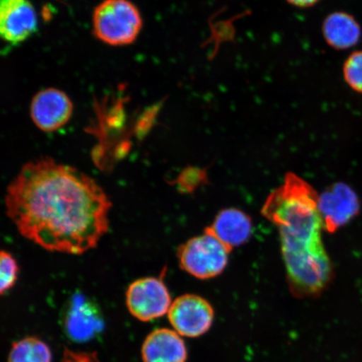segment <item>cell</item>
Listing matches in <instances>:
<instances>
[{
    "label": "cell",
    "mask_w": 362,
    "mask_h": 362,
    "mask_svg": "<svg viewBox=\"0 0 362 362\" xmlns=\"http://www.w3.org/2000/svg\"><path fill=\"white\" fill-rule=\"evenodd\" d=\"M319 211L324 229L336 233L359 214L361 205L357 194L345 183H336L319 196Z\"/></svg>",
    "instance_id": "52a82bcc"
},
{
    "label": "cell",
    "mask_w": 362,
    "mask_h": 362,
    "mask_svg": "<svg viewBox=\"0 0 362 362\" xmlns=\"http://www.w3.org/2000/svg\"><path fill=\"white\" fill-rule=\"evenodd\" d=\"M62 362H100L95 352H76L66 349Z\"/></svg>",
    "instance_id": "ac0fdd59"
},
{
    "label": "cell",
    "mask_w": 362,
    "mask_h": 362,
    "mask_svg": "<svg viewBox=\"0 0 362 362\" xmlns=\"http://www.w3.org/2000/svg\"><path fill=\"white\" fill-rule=\"evenodd\" d=\"M232 249L221 243L207 229L181 245L177 252L181 269L199 279H210L220 275L228 264Z\"/></svg>",
    "instance_id": "277c9868"
},
{
    "label": "cell",
    "mask_w": 362,
    "mask_h": 362,
    "mask_svg": "<svg viewBox=\"0 0 362 362\" xmlns=\"http://www.w3.org/2000/svg\"><path fill=\"white\" fill-rule=\"evenodd\" d=\"M19 273V265L15 257L10 252L2 250L0 255V274H1L0 291L2 296L15 287Z\"/></svg>",
    "instance_id": "9a60e30c"
},
{
    "label": "cell",
    "mask_w": 362,
    "mask_h": 362,
    "mask_svg": "<svg viewBox=\"0 0 362 362\" xmlns=\"http://www.w3.org/2000/svg\"><path fill=\"white\" fill-rule=\"evenodd\" d=\"M343 76L352 90L362 93V51L353 52L346 59L344 63Z\"/></svg>",
    "instance_id": "2e32d148"
},
{
    "label": "cell",
    "mask_w": 362,
    "mask_h": 362,
    "mask_svg": "<svg viewBox=\"0 0 362 362\" xmlns=\"http://www.w3.org/2000/svg\"><path fill=\"white\" fill-rule=\"evenodd\" d=\"M170 323L181 337L197 338L211 327L214 310L209 302L196 294H184L172 302Z\"/></svg>",
    "instance_id": "8992f818"
},
{
    "label": "cell",
    "mask_w": 362,
    "mask_h": 362,
    "mask_svg": "<svg viewBox=\"0 0 362 362\" xmlns=\"http://www.w3.org/2000/svg\"><path fill=\"white\" fill-rule=\"evenodd\" d=\"M74 104L69 97L57 88H47L35 94L30 104L34 124L44 132H54L71 119Z\"/></svg>",
    "instance_id": "ba28073f"
},
{
    "label": "cell",
    "mask_w": 362,
    "mask_h": 362,
    "mask_svg": "<svg viewBox=\"0 0 362 362\" xmlns=\"http://www.w3.org/2000/svg\"><path fill=\"white\" fill-rule=\"evenodd\" d=\"M7 362H52V353L42 339L25 337L12 343Z\"/></svg>",
    "instance_id": "5bb4252c"
},
{
    "label": "cell",
    "mask_w": 362,
    "mask_h": 362,
    "mask_svg": "<svg viewBox=\"0 0 362 362\" xmlns=\"http://www.w3.org/2000/svg\"><path fill=\"white\" fill-rule=\"evenodd\" d=\"M37 27V15L29 0H0V34L6 42H25Z\"/></svg>",
    "instance_id": "9c48e42d"
},
{
    "label": "cell",
    "mask_w": 362,
    "mask_h": 362,
    "mask_svg": "<svg viewBox=\"0 0 362 362\" xmlns=\"http://www.w3.org/2000/svg\"><path fill=\"white\" fill-rule=\"evenodd\" d=\"M126 305L134 318L148 322L169 313L171 296L161 278L135 280L126 291Z\"/></svg>",
    "instance_id": "5b68a950"
},
{
    "label": "cell",
    "mask_w": 362,
    "mask_h": 362,
    "mask_svg": "<svg viewBox=\"0 0 362 362\" xmlns=\"http://www.w3.org/2000/svg\"><path fill=\"white\" fill-rule=\"evenodd\" d=\"M325 42L337 49L355 47L361 36V26L355 18L345 12H334L325 18L322 25Z\"/></svg>",
    "instance_id": "4fadbf2b"
},
{
    "label": "cell",
    "mask_w": 362,
    "mask_h": 362,
    "mask_svg": "<svg viewBox=\"0 0 362 362\" xmlns=\"http://www.w3.org/2000/svg\"><path fill=\"white\" fill-rule=\"evenodd\" d=\"M319 194L292 173L269 194L262 214L277 226L289 289L296 298L320 296L333 279V267L322 241Z\"/></svg>",
    "instance_id": "7a4b0ae2"
},
{
    "label": "cell",
    "mask_w": 362,
    "mask_h": 362,
    "mask_svg": "<svg viewBox=\"0 0 362 362\" xmlns=\"http://www.w3.org/2000/svg\"><path fill=\"white\" fill-rule=\"evenodd\" d=\"M93 31L96 37L112 47L132 44L142 29L138 8L129 0H104L95 8Z\"/></svg>",
    "instance_id": "3957f363"
},
{
    "label": "cell",
    "mask_w": 362,
    "mask_h": 362,
    "mask_svg": "<svg viewBox=\"0 0 362 362\" xmlns=\"http://www.w3.org/2000/svg\"><path fill=\"white\" fill-rule=\"evenodd\" d=\"M6 208L22 237L49 252L81 255L107 233L112 202L84 172L42 157L8 185Z\"/></svg>",
    "instance_id": "6da1fadb"
},
{
    "label": "cell",
    "mask_w": 362,
    "mask_h": 362,
    "mask_svg": "<svg viewBox=\"0 0 362 362\" xmlns=\"http://www.w3.org/2000/svg\"><path fill=\"white\" fill-rule=\"evenodd\" d=\"M143 362H187L188 352L182 337L174 329L153 330L141 348Z\"/></svg>",
    "instance_id": "8fae6325"
},
{
    "label": "cell",
    "mask_w": 362,
    "mask_h": 362,
    "mask_svg": "<svg viewBox=\"0 0 362 362\" xmlns=\"http://www.w3.org/2000/svg\"><path fill=\"white\" fill-rule=\"evenodd\" d=\"M286 1L293 6L305 8L315 6L320 0H286Z\"/></svg>",
    "instance_id": "d6986e66"
},
{
    "label": "cell",
    "mask_w": 362,
    "mask_h": 362,
    "mask_svg": "<svg viewBox=\"0 0 362 362\" xmlns=\"http://www.w3.org/2000/svg\"><path fill=\"white\" fill-rule=\"evenodd\" d=\"M201 170L197 169H187L184 170L182 174L179 176L177 183L181 191L191 192L192 189L196 188L201 181L203 180V176Z\"/></svg>",
    "instance_id": "e0dca14e"
},
{
    "label": "cell",
    "mask_w": 362,
    "mask_h": 362,
    "mask_svg": "<svg viewBox=\"0 0 362 362\" xmlns=\"http://www.w3.org/2000/svg\"><path fill=\"white\" fill-rule=\"evenodd\" d=\"M66 336L71 341H90L103 332L104 322L100 310L83 296L72 298L63 320Z\"/></svg>",
    "instance_id": "30bf717a"
},
{
    "label": "cell",
    "mask_w": 362,
    "mask_h": 362,
    "mask_svg": "<svg viewBox=\"0 0 362 362\" xmlns=\"http://www.w3.org/2000/svg\"><path fill=\"white\" fill-rule=\"evenodd\" d=\"M206 229L226 246L233 249L248 241L252 234V223L245 212L237 208H228L221 211L214 223Z\"/></svg>",
    "instance_id": "7c38bea8"
}]
</instances>
